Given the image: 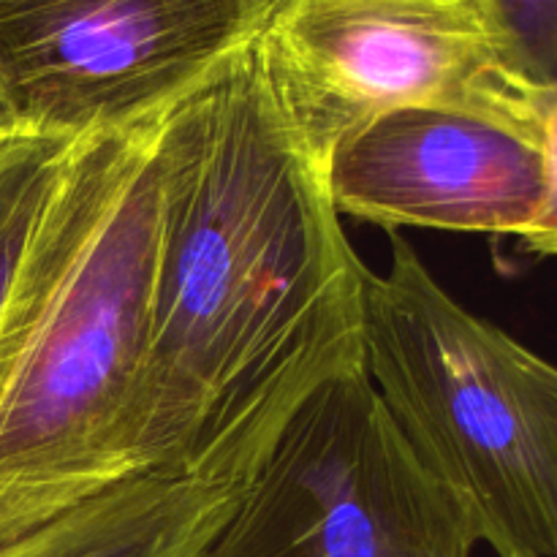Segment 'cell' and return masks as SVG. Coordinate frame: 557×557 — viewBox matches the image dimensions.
<instances>
[{"mask_svg": "<svg viewBox=\"0 0 557 557\" xmlns=\"http://www.w3.org/2000/svg\"><path fill=\"white\" fill-rule=\"evenodd\" d=\"M522 63L544 82L557 79V0H490Z\"/></svg>", "mask_w": 557, "mask_h": 557, "instance_id": "30bf717a", "label": "cell"}, {"mask_svg": "<svg viewBox=\"0 0 557 557\" xmlns=\"http://www.w3.org/2000/svg\"><path fill=\"white\" fill-rule=\"evenodd\" d=\"M25 134H33V131H27L25 120H22L20 109H16L14 96H11L9 82H5L3 65H0V145Z\"/></svg>", "mask_w": 557, "mask_h": 557, "instance_id": "7c38bea8", "label": "cell"}, {"mask_svg": "<svg viewBox=\"0 0 557 557\" xmlns=\"http://www.w3.org/2000/svg\"><path fill=\"white\" fill-rule=\"evenodd\" d=\"M332 205L384 228L517 237L542 207L536 147L446 109H403L362 125L324 163Z\"/></svg>", "mask_w": 557, "mask_h": 557, "instance_id": "52a82bcc", "label": "cell"}, {"mask_svg": "<svg viewBox=\"0 0 557 557\" xmlns=\"http://www.w3.org/2000/svg\"><path fill=\"white\" fill-rule=\"evenodd\" d=\"M362 370L498 557H557V364L471 313L392 234L364 272Z\"/></svg>", "mask_w": 557, "mask_h": 557, "instance_id": "3957f363", "label": "cell"}, {"mask_svg": "<svg viewBox=\"0 0 557 557\" xmlns=\"http://www.w3.org/2000/svg\"><path fill=\"white\" fill-rule=\"evenodd\" d=\"M479 544L357 368L299 408L196 557H473Z\"/></svg>", "mask_w": 557, "mask_h": 557, "instance_id": "5b68a950", "label": "cell"}, {"mask_svg": "<svg viewBox=\"0 0 557 557\" xmlns=\"http://www.w3.org/2000/svg\"><path fill=\"white\" fill-rule=\"evenodd\" d=\"M542 172H544V194L542 207L536 218L528 226V232L520 237L522 250L542 259H557V82L553 98H549L547 117H544L542 131Z\"/></svg>", "mask_w": 557, "mask_h": 557, "instance_id": "8fae6325", "label": "cell"}, {"mask_svg": "<svg viewBox=\"0 0 557 557\" xmlns=\"http://www.w3.org/2000/svg\"><path fill=\"white\" fill-rule=\"evenodd\" d=\"M166 114L71 141L16 264L0 310V549L134 479Z\"/></svg>", "mask_w": 557, "mask_h": 557, "instance_id": "7a4b0ae2", "label": "cell"}, {"mask_svg": "<svg viewBox=\"0 0 557 557\" xmlns=\"http://www.w3.org/2000/svg\"><path fill=\"white\" fill-rule=\"evenodd\" d=\"M243 490L134 476L0 549V557H196Z\"/></svg>", "mask_w": 557, "mask_h": 557, "instance_id": "ba28073f", "label": "cell"}, {"mask_svg": "<svg viewBox=\"0 0 557 557\" xmlns=\"http://www.w3.org/2000/svg\"><path fill=\"white\" fill-rule=\"evenodd\" d=\"M364 272L253 41L163 123L131 473L248 487L299 408L362 368Z\"/></svg>", "mask_w": 557, "mask_h": 557, "instance_id": "6da1fadb", "label": "cell"}, {"mask_svg": "<svg viewBox=\"0 0 557 557\" xmlns=\"http://www.w3.org/2000/svg\"><path fill=\"white\" fill-rule=\"evenodd\" d=\"M256 54L321 166L403 109L471 114L539 150L557 82L528 71L490 0H275Z\"/></svg>", "mask_w": 557, "mask_h": 557, "instance_id": "277c9868", "label": "cell"}, {"mask_svg": "<svg viewBox=\"0 0 557 557\" xmlns=\"http://www.w3.org/2000/svg\"><path fill=\"white\" fill-rule=\"evenodd\" d=\"M71 141L25 134L0 145V310Z\"/></svg>", "mask_w": 557, "mask_h": 557, "instance_id": "9c48e42d", "label": "cell"}, {"mask_svg": "<svg viewBox=\"0 0 557 557\" xmlns=\"http://www.w3.org/2000/svg\"><path fill=\"white\" fill-rule=\"evenodd\" d=\"M275 0H0L27 131L63 139L166 114L253 47Z\"/></svg>", "mask_w": 557, "mask_h": 557, "instance_id": "8992f818", "label": "cell"}]
</instances>
